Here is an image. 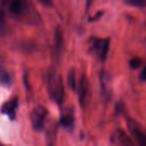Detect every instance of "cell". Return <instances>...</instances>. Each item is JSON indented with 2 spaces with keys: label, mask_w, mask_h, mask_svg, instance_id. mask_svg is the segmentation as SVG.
Returning <instances> with one entry per match:
<instances>
[{
  "label": "cell",
  "mask_w": 146,
  "mask_h": 146,
  "mask_svg": "<svg viewBox=\"0 0 146 146\" xmlns=\"http://www.w3.org/2000/svg\"><path fill=\"white\" fill-rule=\"evenodd\" d=\"M4 9L11 17L20 21H26L27 23L35 24L39 20V16L36 9L31 5L30 3L27 1H6Z\"/></svg>",
  "instance_id": "6da1fadb"
},
{
  "label": "cell",
  "mask_w": 146,
  "mask_h": 146,
  "mask_svg": "<svg viewBox=\"0 0 146 146\" xmlns=\"http://www.w3.org/2000/svg\"><path fill=\"white\" fill-rule=\"evenodd\" d=\"M47 88L53 101L57 104H61L64 98V86L61 75L53 68H51L48 72Z\"/></svg>",
  "instance_id": "7a4b0ae2"
},
{
  "label": "cell",
  "mask_w": 146,
  "mask_h": 146,
  "mask_svg": "<svg viewBox=\"0 0 146 146\" xmlns=\"http://www.w3.org/2000/svg\"><path fill=\"white\" fill-rule=\"evenodd\" d=\"M127 128L138 146H146V129L135 120L128 118L127 120Z\"/></svg>",
  "instance_id": "3957f363"
},
{
  "label": "cell",
  "mask_w": 146,
  "mask_h": 146,
  "mask_svg": "<svg viewBox=\"0 0 146 146\" xmlns=\"http://www.w3.org/2000/svg\"><path fill=\"white\" fill-rule=\"evenodd\" d=\"M110 38H94L91 46V50L95 53L101 62H105L110 50Z\"/></svg>",
  "instance_id": "277c9868"
},
{
  "label": "cell",
  "mask_w": 146,
  "mask_h": 146,
  "mask_svg": "<svg viewBox=\"0 0 146 146\" xmlns=\"http://www.w3.org/2000/svg\"><path fill=\"white\" fill-rule=\"evenodd\" d=\"M48 112L43 106H37L33 108L32 113H31V121L33 127L35 131L40 132L44 127V122L45 118Z\"/></svg>",
  "instance_id": "5b68a950"
},
{
  "label": "cell",
  "mask_w": 146,
  "mask_h": 146,
  "mask_svg": "<svg viewBox=\"0 0 146 146\" xmlns=\"http://www.w3.org/2000/svg\"><path fill=\"white\" fill-rule=\"evenodd\" d=\"M77 91H78V98H79L80 105L83 108L85 107V105L86 104L88 101L89 92H90L89 80L86 74H83L81 76L79 85L77 86Z\"/></svg>",
  "instance_id": "8992f818"
},
{
  "label": "cell",
  "mask_w": 146,
  "mask_h": 146,
  "mask_svg": "<svg viewBox=\"0 0 146 146\" xmlns=\"http://www.w3.org/2000/svg\"><path fill=\"white\" fill-rule=\"evenodd\" d=\"M112 142L118 146H135L131 138L122 130H117L112 136Z\"/></svg>",
  "instance_id": "52a82bcc"
},
{
  "label": "cell",
  "mask_w": 146,
  "mask_h": 146,
  "mask_svg": "<svg viewBox=\"0 0 146 146\" xmlns=\"http://www.w3.org/2000/svg\"><path fill=\"white\" fill-rule=\"evenodd\" d=\"M60 123L63 127L67 129L73 128L74 124V111L71 109H67L62 112L60 119Z\"/></svg>",
  "instance_id": "ba28073f"
},
{
  "label": "cell",
  "mask_w": 146,
  "mask_h": 146,
  "mask_svg": "<svg viewBox=\"0 0 146 146\" xmlns=\"http://www.w3.org/2000/svg\"><path fill=\"white\" fill-rule=\"evenodd\" d=\"M18 105V100L17 98H14L11 101L4 104L2 107V112L5 115H7L11 120H14L15 117V111Z\"/></svg>",
  "instance_id": "9c48e42d"
},
{
  "label": "cell",
  "mask_w": 146,
  "mask_h": 146,
  "mask_svg": "<svg viewBox=\"0 0 146 146\" xmlns=\"http://www.w3.org/2000/svg\"><path fill=\"white\" fill-rule=\"evenodd\" d=\"M62 45H63V34H62V31L58 27L55 33V45H54L55 47L54 49L57 54L61 53Z\"/></svg>",
  "instance_id": "30bf717a"
},
{
  "label": "cell",
  "mask_w": 146,
  "mask_h": 146,
  "mask_svg": "<svg viewBox=\"0 0 146 146\" xmlns=\"http://www.w3.org/2000/svg\"><path fill=\"white\" fill-rule=\"evenodd\" d=\"M68 85L71 90L75 91L77 89L76 80H75V71L74 69H71L68 74Z\"/></svg>",
  "instance_id": "8fae6325"
},
{
  "label": "cell",
  "mask_w": 146,
  "mask_h": 146,
  "mask_svg": "<svg viewBox=\"0 0 146 146\" xmlns=\"http://www.w3.org/2000/svg\"><path fill=\"white\" fill-rule=\"evenodd\" d=\"M10 77L9 74L6 72V70L3 68H0V84L9 85L10 84Z\"/></svg>",
  "instance_id": "7c38bea8"
},
{
  "label": "cell",
  "mask_w": 146,
  "mask_h": 146,
  "mask_svg": "<svg viewBox=\"0 0 146 146\" xmlns=\"http://www.w3.org/2000/svg\"><path fill=\"white\" fill-rule=\"evenodd\" d=\"M125 3H127L130 6L145 8L146 6V0H127L125 2Z\"/></svg>",
  "instance_id": "4fadbf2b"
},
{
  "label": "cell",
  "mask_w": 146,
  "mask_h": 146,
  "mask_svg": "<svg viewBox=\"0 0 146 146\" xmlns=\"http://www.w3.org/2000/svg\"><path fill=\"white\" fill-rule=\"evenodd\" d=\"M142 63H143V60L139 57H134L129 61V66L133 69H136L139 68L142 65Z\"/></svg>",
  "instance_id": "5bb4252c"
},
{
  "label": "cell",
  "mask_w": 146,
  "mask_h": 146,
  "mask_svg": "<svg viewBox=\"0 0 146 146\" xmlns=\"http://www.w3.org/2000/svg\"><path fill=\"white\" fill-rule=\"evenodd\" d=\"M139 79H140V80H141V81L146 82V65L145 66V68L142 69L141 73H140Z\"/></svg>",
  "instance_id": "9a60e30c"
},
{
  "label": "cell",
  "mask_w": 146,
  "mask_h": 146,
  "mask_svg": "<svg viewBox=\"0 0 146 146\" xmlns=\"http://www.w3.org/2000/svg\"><path fill=\"white\" fill-rule=\"evenodd\" d=\"M103 13H104V12H98L96 15H94L93 17L90 18V21H95V20H98V19H99V18H100V17L103 15Z\"/></svg>",
  "instance_id": "2e32d148"
},
{
  "label": "cell",
  "mask_w": 146,
  "mask_h": 146,
  "mask_svg": "<svg viewBox=\"0 0 146 146\" xmlns=\"http://www.w3.org/2000/svg\"><path fill=\"white\" fill-rule=\"evenodd\" d=\"M3 14L0 12V24L3 22Z\"/></svg>",
  "instance_id": "e0dca14e"
},
{
  "label": "cell",
  "mask_w": 146,
  "mask_h": 146,
  "mask_svg": "<svg viewBox=\"0 0 146 146\" xmlns=\"http://www.w3.org/2000/svg\"><path fill=\"white\" fill-rule=\"evenodd\" d=\"M0 146H3V145H1V144H0Z\"/></svg>",
  "instance_id": "ac0fdd59"
}]
</instances>
